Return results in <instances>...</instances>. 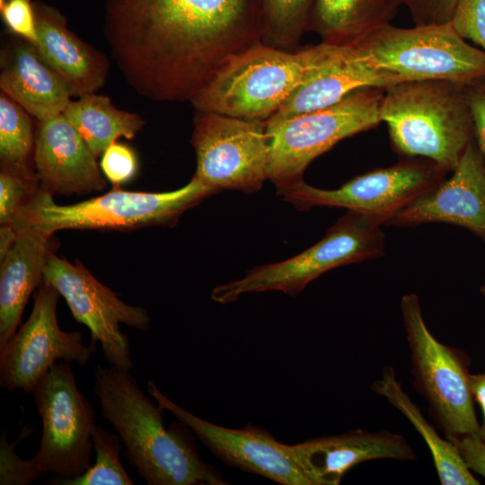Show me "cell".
I'll use <instances>...</instances> for the list:
<instances>
[{
	"mask_svg": "<svg viewBox=\"0 0 485 485\" xmlns=\"http://www.w3.org/2000/svg\"><path fill=\"white\" fill-rule=\"evenodd\" d=\"M42 421L40 449L30 459L40 477H78L92 465L95 414L77 388L69 362L59 361L31 392Z\"/></svg>",
	"mask_w": 485,
	"mask_h": 485,
	"instance_id": "30bf717a",
	"label": "cell"
},
{
	"mask_svg": "<svg viewBox=\"0 0 485 485\" xmlns=\"http://www.w3.org/2000/svg\"><path fill=\"white\" fill-rule=\"evenodd\" d=\"M147 390L157 404L190 428L226 464L268 478L281 485H312L292 456L288 445L266 429L248 423L230 428L200 419L174 403L149 381Z\"/></svg>",
	"mask_w": 485,
	"mask_h": 485,
	"instance_id": "9a60e30c",
	"label": "cell"
},
{
	"mask_svg": "<svg viewBox=\"0 0 485 485\" xmlns=\"http://www.w3.org/2000/svg\"><path fill=\"white\" fill-rule=\"evenodd\" d=\"M374 67L400 83L447 80L485 83V51L465 41L451 23L399 28L379 26L351 44Z\"/></svg>",
	"mask_w": 485,
	"mask_h": 485,
	"instance_id": "8992f818",
	"label": "cell"
},
{
	"mask_svg": "<svg viewBox=\"0 0 485 485\" xmlns=\"http://www.w3.org/2000/svg\"><path fill=\"white\" fill-rule=\"evenodd\" d=\"M34 162L40 190L51 195L84 194L106 187L96 157L63 113L40 121Z\"/></svg>",
	"mask_w": 485,
	"mask_h": 485,
	"instance_id": "ac0fdd59",
	"label": "cell"
},
{
	"mask_svg": "<svg viewBox=\"0 0 485 485\" xmlns=\"http://www.w3.org/2000/svg\"><path fill=\"white\" fill-rule=\"evenodd\" d=\"M38 41L31 45L62 78L71 96L93 93L105 83V57L72 33L54 13L35 11Z\"/></svg>",
	"mask_w": 485,
	"mask_h": 485,
	"instance_id": "ffe728a7",
	"label": "cell"
},
{
	"mask_svg": "<svg viewBox=\"0 0 485 485\" xmlns=\"http://www.w3.org/2000/svg\"><path fill=\"white\" fill-rule=\"evenodd\" d=\"M6 94L0 98V159L2 169L33 175L28 168L33 137L28 112Z\"/></svg>",
	"mask_w": 485,
	"mask_h": 485,
	"instance_id": "4316f807",
	"label": "cell"
},
{
	"mask_svg": "<svg viewBox=\"0 0 485 485\" xmlns=\"http://www.w3.org/2000/svg\"><path fill=\"white\" fill-rule=\"evenodd\" d=\"M468 88L447 80L408 81L385 88L380 118L393 150L403 158L427 159L453 172L474 139Z\"/></svg>",
	"mask_w": 485,
	"mask_h": 485,
	"instance_id": "277c9868",
	"label": "cell"
},
{
	"mask_svg": "<svg viewBox=\"0 0 485 485\" xmlns=\"http://www.w3.org/2000/svg\"><path fill=\"white\" fill-rule=\"evenodd\" d=\"M16 241L0 260V347L16 332L33 290L43 283L49 238L28 227L14 228Z\"/></svg>",
	"mask_w": 485,
	"mask_h": 485,
	"instance_id": "44dd1931",
	"label": "cell"
},
{
	"mask_svg": "<svg viewBox=\"0 0 485 485\" xmlns=\"http://www.w3.org/2000/svg\"><path fill=\"white\" fill-rule=\"evenodd\" d=\"M468 97L473 121L475 144L485 158V83L469 86Z\"/></svg>",
	"mask_w": 485,
	"mask_h": 485,
	"instance_id": "d590c367",
	"label": "cell"
},
{
	"mask_svg": "<svg viewBox=\"0 0 485 485\" xmlns=\"http://www.w3.org/2000/svg\"><path fill=\"white\" fill-rule=\"evenodd\" d=\"M93 392L102 417L126 446L129 463L149 485H226L178 427L165 428L163 409L144 393L130 370L98 366Z\"/></svg>",
	"mask_w": 485,
	"mask_h": 485,
	"instance_id": "7a4b0ae2",
	"label": "cell"
},
{
	"mask_svg": "<svg viewBox=\"0 0 485 485\" xmlns=\"http://www.w3.org/2000/svg\"><path fill=\"white\" fill-rule=\"evenodd\" d=\"M397 84H400L397 78L371 66L348 45L340 58L299 85L266 121V127H274L297 115L335 104L363 87L387 88Z\"/></svg>",
	"mask_w": 485,
	"mask_h": 485,
	"instance_id": "d6986e66",
	"label": "cell"
},
{
	"mask_svg": "<svg viewBox=\"0 0 485 485\" xmlns=\"http://www.w3.org/2000/svg\"><path fill=\"white\" fill-rule=\"evenodd\" d=\"M40 189L37 177L5 169L0 172V223L10 225L20 208Z\"/></svg>",
	"mask_w": 485,
	"mask_h": 485,
	"instance_id": "f1b7e54d",
	"label": "cell"
},
{
	"mask_svg": "<svg viewBox=\"0 0 485 485\" xmlns=\"http://www.w3.org/2000/svg\"><path fill=\"white\" fill-rule=\"evenodd\" d=\"M101 156V171L114 187H119L134 177L137 163L134 152L128 146L115 142Z\"/></svg>",
	"mask_w": 485,
	"mask_h": 485,
	"instance_id": "4dcf8cb0",
	"label": "cell"
},
{
	"mask_svg": "<svg viewBox=\"0 0 485 485\" xmlns=\"http://www.w3.org/2000/svg\"><path fill=\"white\" fill-rule=\"evenodd\" d=\"M288 448L312 485H338L350 469L364 462L417 459L402 436L385 430L355 429L288 445Z\"/></svg>",
	"mask_w": 485,
	"mask_h": 485,
	"instance_id": "e0dca14e",
	"label": "cell"
},
{
	"mask_svg": "<svg viewBox=\"0 0 485 485\" xmlns=\"http://www.w3.org/2000/svg\"><path fill=\"white\" fill-rule=\"evenodd\" d=\"M2 92L40 121L62 114L71 94L29 43H16L0 75Z\"/></svg>",
	"mask_w": 485,
	"mask_h": 485,
	"instance_id": "7402d4cb",
	"label": "cell"
},
{
	"mask_svg": "<svg viewBox=\"0 0 485 485\" xmlns=\"http://www.w3.org/2000/svg\"><path fill=\"white\" fill-rule=\"evenodd\" d=\"M384 252L382 225L363 214L348 211L310 248L283 261L255 267L242 278L216 286L211 298L226 304L247 293L280 291L295 296L332 269L375 260Z\"/></svg>",
	"mask_w": 485,
	"mask_h": 485,
	"instance_id": "52a82bcc",
	"label": "cell"
},
{
	"mask_svg": "<svg viewBox=\"0 0 485 485\" xmlns=\"http://www.w3.org/2000/svg\"><path fill=\"white\" fill-rule=\"evenodd\" d=\"M471 388L473 400L482 410L481 436L485 441V374L471 375Z\"/></svg>",
	"mask_w": 485,
	"mask_h": 485,
	"instance_id": "8d00e7d4",
	"label": "cell"
},
{
	"mask_svg": "<svg viewBox=\"0 0 485 485\" xmlns=\"http://www.w3.org/2000/svg\"><path fill=\"white\" fill-rule=\"evenodd\" d=\"M401 312L410 350L414 388L428 401L429 414L446 438H482L465 356L433 336L416 294L401 297Z\"/></svg>",
	"mask_w": 485,
	"mask_h": 485,
	"instance_id": "9c48e42d",
	"label": "cell"
},
{
	"mask_svg": "<svg viewBox=\"0 0 485 485\" xmlns=\"http://www.w3.org/2000/svg\"><path fill=\"white\" fill-rule=\"evenodd\" d=\"M461 0H409L405 4L416 26L450 23Z\"/></svg>",
	"mask_w": 485,
	"mask_h": 485,
	"instance_id": "836d02e7",
	"label": "cell"
},
{
	"mask_svg": "<svg viewBox=\"0 0 485 485\" xmlns=\"http://www.w3.org/2000/svg\"><path fill=\"white\" fill-rule=\"evenodd\" d=\"M92 439L96 459L93 465L82 475L48 481L53 485H133V481L123 467L119 454L123 443L119 436L112 434L101 426L94 427Z\"/></svg>",
	"mask_w": 485,
	"mask_h": 485,
	"instance_id": "83f0119b",
	"label": "cell"
},
{
	"mask_svg": "<svg viewBox=\"0 0 485 485\" xmlns=\"http://www.w3.org/2000/svg\"><path fill=\"white\" fill-rule=\"evenodd\" d=\"M348 48L322 41L287 51L260 43L228 59L190 102L198 112L267 121L299 85Z\"/></svg>",
	"mask_w": 485,
	"mask_h": 485,
	"instance_id": "3957f363",
	"label": "cell"
},
{
	"mask_svg": "<svg viewBox=\"0 0 485 485\" xmlns=\"http://www.w3.org/2000/svg\"><path fill=\"white\" fill-rule=\"evenodd\" d=\"M401 4H406L409 0H399Z\"/></svg>",
	"mask_w": 485,
	"mask_h": 485,
	"instance_id": "ab89813d",
	"label": "cell"
},
{
	"mask_svg": "<svg viewBox=\"0 0 485 485\" xmlns=\"http://www.w3.org/2000/svg\"><path fill=\"white\" fill-rule=\"evenodd\" d=\"M448 172L423 158H404L395 165L358 175L335 190L313 187L301 180L277 193L298 210L343 207L386 225L412 200L445 179Z\"/></svg>",
	"mask_w": 485,
	"mask_h": 485,
	"instance_id": "8fae6325",
	"label": "cell"
},
{
	"mask_svg": "<svg viewBox=\"0 0 485 485\" xmlns=\"http://www.w3.org/2000/svg\"><path fill=\"white\" fill-rule=\"evenodd\" d=\"M371 389L401 411L422 436L431 453L441 484H481L465 464L454 444L448 438H442L422 415L401 387L392 367L385 366L381 378L373 383Z\"/></svg>",
	"mask_w": 485,
	"mask_h": 485,
	"instance_id": "cb8c5ba5",
	"label": "cell"
},
{
	"mask_svg": "<svg viewBox=\"0 0 485 485\" xmlns=\"http://www.w3.org/2000/svg\"><path fill=\"white\" fill-rule=\"evenodd\" d=\"M63 114L96 158L119 137L133 138L145 124L137 114L118 110L107 96L94 93L70 101Z\"/></svg>",
	"mask_w": 485,
	"mask_h": 485,
	"instance_id": "d4e9b609",
	"label": "cell"
},
{
	"mask_svg": "<svg viewBox=\"0 0 485 485\" xmlns=\"http://www.w3.org/2000/svg\"><path fill=\"white\" fill-rule=\"evenodd\" d=\"M17 232L10 225H1L0 228V260H2L13 246Z\"/></svg>",
	"mask_w": 485,
	"mask_h": 485,
	"instance_id": "74e56055",
	"label": "cell"
},
{
	"mask_svg": "<svg viewBox=\"0 0 485 485\" xmlns=\"http://www.w3.org/2000/svg\"><path fill=\"white\" fill-rule=\"evenodd\" d=\"M481 293L485 295V280L483 282V284L481 285Z\"/></svg>",
	"mask_w": 485,
	"mask_h": 485,
	"instance_id": "f35d334b",
	"label": "cell"
},
{
	"mask_svg": "<svg viewBox=\"0 0 485 485\" xmlns=\"http://www.w3.org/2000/svg\"><path fill=\"white\" fill-rule=\"evenodd\" d=\"M384 89L363 87L335 104L266 127L269 142L268 180L277 191L303 180L307 166L340 140L381 123Z\"/></svg>",
	"mask_w": 485,
	"mask_h": 485,
	"instance_id": "ba28073f",
	"label": "cell"
},
{
	"mask_svg": "<svg viewBox=\"0 0 485 485\" xmlns=\"http://www.w3.org/2000/svg\"><path fill=\"white\" fill-rule=\"evenodd\" d=\"M216 193L195 176L185 186L166 192L128 191L114 187L99 197L73 205H58L40 189L10 224L50 237L64 229L132 230L174 226L181 216Z\"/></svg>",
	"mask_w": 485,
	"mask_h": 485,
	"instance_id": "5b68a950",
	"label": "cell"
},
{
	"mask_svg": "<svg viewBox=\"0 0 485 485\" xmlns=\"http://www.w3.org/2000/svg\"><path fill=\"white\" fill-rule=\"evenodd\" d=\"M450 23L461 37L485 51V0H461Z\"/></svg>",
	"mask_w": 485,
	"mask_h": 485,
	"instance_id": "f546056e",
	"label": "cell"
},
{
	"mask_svg": "<svg viewBox=\"0 0 485 485\" xmlns=\"http://www.w3.org/2000/svg\"><path fill=\"white\" fill-rule=\"evenodd\" d=\"M315 0H260L263 33L261 43L294 51L307 31Z\"/></svg>",
	"mask_w": 485,
	"mask_h": 485,
	"instance_id": "484cf974",
	"label": "cell"
},
{
	"mask_svg": "<svg viewBox=\"0 0 485 485\" xmlns=\"http://www.w3.org/2000/svg\"><path fill=\"white\" fill-rule=\"evenodd\" d=\"M448 439L454 444L471 472L485 478V441L481 437L472 436Z\"/></svg>",
	"mask_w": 485,
	"mask_h": 485,
	"instance_id": "e575fe53",
	"label": "cell"
},
{
	"mask_svg": "<svg viewBox=\"0 0 485 485\" xmlns=\"http://www.w3.org/2000/svg\"><path fill=\"white\" fill-rule=\"evenodd\" d=\"M43 282L57 290L75 320L90 330L91 344L101 343L110 366L133 368L129 341L119 324L146 331L150 317L143 307L126 304L81 263L72 264L51 251L44 267Z\"/></svg>",
	"mask_w": 485,
	"mask_h": 485,
	"instance_id": "4fadbf2b",
	"label": "cell"
},
{
	"mask_svg": "<svg viewBox=\"0 0 485 485\" xmlns=\"http://www.w3.org/2000/svg\"><path fill=\"white\" fill-rule=\"evenodd\" d=\"M450 178L423 193L387 224L415 227L444 223L469 230L485 242V158L472 142Z\"/></svg>",
	"mask_w": 485,
	"mask_h": 485,
	"instance_id": "2e32d148",
	"label": "cell"
},
{
	"mask_svg": "<svg viewBox=\"0 0 485 485\" xmlns=\"http://www.w3.org/2000/svg\"><path fill=\"white\" fill-rule=\"evenodd\" d=\"M260 0H107L105 35L128 84L184 101L232 57L261 43Z\"/></svg>",
	"mask_w": 485,
	"mask_h": 485,
	"instance_id": "6da1fadb",
	"label": "cell"
},
{
	"mask_svg": "<svg viewBox=\"0 0 485 485\" xmlns=\"http://www.w3.org/2000/svg\"><path fill=\"white\" fill-rule=\"evenodd\" d=\"M0 10L4 23L12 32L31 45L38 41L36 14L30 0H6Z\"/></svg>",
	"mask_w": 485,
	"mask_h": 485,
	"instance_id": "d6a6232c",
	"label": "cell"
},
{
	"mask_svg": "<svg viewBox=\"0 0 485 485\" xmlns=\"http://www.w3.org/2000/svg\"><path fill=\"white\" fill-rule=\"evenodd\" d=\"M401 5L399 0H315L307 31L317 33L325 43L351 45L390 23Z\"/></svg>",
	"mask_w": 485,
	"mask_h": 485,
	"instance_id": "603a6c76",
	"label": "cell"
},
{
	"mask_svg": "<svg viewBox=\"0 0 485 485\" xmlns=\"http://www.w3.org/2000/svg\"><path fill=\"white\" fill-rule=\"evenodd\" d=\"M191 144L197 156L194 176L216 192L255 193L268 179L266 121L198 112Z\"/></svg>",
	"mask_w": 485,
	"mask_h": 485,
	"instance_id": "7c38bea8",
	"label": "cell"
},
{
	"mask_svg": "<svg viewBox=\"0 0 485 485\" xmlns=\"http://www.w3.org/2000/svg\"><path fill=\"white\" fill-rule=\"evenodd\" d=\"M9 445L5 433L0 439V484L28 485L40 478L30 460L21 459Z\"/></svg>",
	"mask_w": 485,
	"mask_h": 485,
	"instance_id": "1f68e13d",
	"label": "cell"
},
{
	"mask_svg": "<svg viewBox=\"0 0 485 485\" xmlns=\"http://www.w3.org/2000/svg\"><path fill=\"white\" fill-rule=\"evenodd\" d=\"M60 294L53 287L40 286L28 320L0 347V385L9 392L28 394L50 367L59 361L85 365L96 346L83 343L80 331H64L57 322Z\"/></svg>",
	"mask_w": 485,
	"mask_h": 485,
	"instance_id": "5bb4252c",
	"label": "cell"
}]
</instances>
